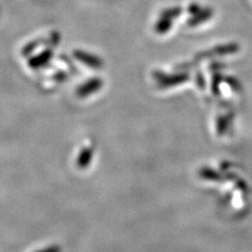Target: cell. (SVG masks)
Returning a JSON list of instances; mask_svg holds the SVG:
<instances>
[{
	"instance_id": "cell-1",
	"label": "cell",
	"mask_w": 252,
	"mask_h": 252,
	"mask_svg": "<svg viewBox=\"0 0 252 252\" xmlns=\"http://www.w3.org/2000/svg\"><path fill=\"white\" fill-rule=\"evenodd\" d=\"M211 16H212L211 10H201L199 13L192 15L191 20L188 21V25L190 27H196L201 25V23L210 19Z\"/></svg>"
},
{
	"instance_id": "cell-2",
	"label": "cell",
	"mask_w": 252,
	"mask_h": 252,
	"mask_svg": "<svg viewBox=\"0 0 252 252\" xmlns=\"http://www.w3.org/2000/svg\"><path fill=\"white\" fill-rule=\"evenodd\" d=\"M172 28V19L169 17H166V16L161 15V17L159 20L156 23V32L159 35H164L165 33H167Z\"/></svg>"
}]
</instances>
